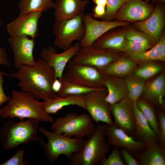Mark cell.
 I'll return each instance as SVG.
<instances>
[{"label": "cell", "instance_id": "cell-1", "mask_svg": "<svg viewBox=\"0 0 165 165\" xmlns=\"http://www.w3.org/2000/svg\"><path fill=\"white\" fill-rule=\"evenodd\" d=\"M4 75L18 79L22 91L31 93L38 100L46 101L58 96L52 88L54 71L41 58L33 65L22 67L11 73L4 72Z\"/></svg>", "mask_w": 165, "mask_h": 165}, {"label": "cell", "instance_id": "cell-42", "mask_svg": "<svg viewBox=\"0 0 165 165\" xmlns=\"http://www.w3.org/2000/svg\"><path fill=\"white\" fill-rule=\"evenodd\" d=\"M92 13L94 18L101 19L105 14L106 7L99 5H97L94 8Z\"/></svg>", "mask_w": 165, "mask_h": 165}, {"label": "cell", "instance_id": "cell-7", "mask_svg": "<svg viewBox=\"0 0 165 165\" xmlns=\"http://www.w3.org/2000/svg\"><path fill=\"white\" fill-rule=\"evenodd\" d=\"M84 13L71 19L55 20L52 29L54 46L64 51L69 49L74 42L80 41L85 32Z\"/></svg>", "mask_w": 165, "mask_h": 165}, {"label": "cell", "instance_id": "cell-3", "mask_svg": "<svg viewBox=\"0 0 165 165\" xmlns=\"http://www.w3.org/2000/svg\"><path fill=\"white\" fill-rule=\"evenodd\" d=\"M41 121L37 119L28 118L25 121L15 122L8 120L0 127V144L5 151L19 145L41 139L38 133Z\"/></svg>", "mask_w": 165, "mask_h": 165}, {"label": "cell", "instance_id": "cell-22", "mask_svg": "<svg viewBox=\"0 0 165 165\" xmlns=\"http://www.w3.org/2000/svg\"><path fill=\"white\" fill-rule=\"evenodd\" d=\"M146 143V147L138 154L136 159L139 165H165V149L157 141Z\"/></svg>", "mask_w": 165, "mask_h": 165}, {"label": "cell", "instance_id": "cell-20", "mask_svg": "<svg viewBox=\"0 0 165 165\" xmlns=\"http://www.w3.org/2000/svg\"><path fill=\"white\" fill-rule=\"evenodd\" d=\"M136 102L133 101V103L135 130L134 135L138 141L146 143L158 141V136L151 127L138 108Z\"/></svg>", "mask_w": 165, "mask_h": 165}, {"label": "cell", "instance_id": "cell-24", "mask_svg": "<svg viewBox=\"0 0 165 165\" xmlns=\"http://www.w3.org/2000/svg\"><path fill=\"white\" fill-rule=\"evenodd\" d=\"M76 105L85 109L83 95H68L57 97L43 101L42 107L47 114H56L64 107L70 105Z\"/></svg>", "mask_w": 165, "mask_h": 165}, {"label": "cell", "instance_id": "cell-10", "mask_svg": "<svg viewBox=\"0 0 165 165\" xmlns=\"http://www.w3.org/2000/svg\"><path fill=\"white\" fill-rule=\"evenodd\" d=\"M83 20L85 32L79 42L81 47L92 46L99 38L107 32L117 27L129 24L127 21L99 20L95 19L92 13H84Z\"/></svg>", "mask_w": 165, "mask_h": 165}, {"label": "cell", "instance_id": "cell-30", "mask_svg": "<svg viewBox=\"0 0 165 165\" xmlns=\"http://www.w3.org/2000/svg\"><path fill=\"white\" fill-rule=\"evenodd\" d=\"M124 81L128 91V96L132 101H136L143 92L145 79L135 74L128 77Z\"/></svg>", "mask_w": 165, "mask_h": 165}, {"label": "cell", "instance_id": "cell-34", "mask_svg": "<svg viewBox=\"0 0 165 165\" xmlns=\"http://www.w3.org/2000/svg\"><path fill=\"white\" fill-rule=\"evenodd\" d=\"M129 0H106L105 13L101 19L110 21L121 7Z\"/></svg>", "mask_w": 165, "mask_h": 165}, {"label": "cell", "instance_id": "cell-27", "mask_svg": "<svg viewBox=\"0 0 165 165\" xmlns=\"http://www.w3.org/2000/svg\"><path fill=\"white\" fill-rule=\"evenodd\" d=\"M136 61L127 58L114 61L101 70L103 75L122 76L129 74L135 66Z\"/></svg>", "mask_w": 165, "mask_h": 165}, {"label": "cell", "instance_id": "cell-44", "mask_svg": "<svg viewBox=\"0 0 165 165\" xmlns=\"http://www.w3.org/2000/svg\"><path fill=\"white\" fill-rule=\"evenodd\" d=\"M92 1L96 5L106 7V0H92Z\"/></svg>", "mask_w": 165, "mask_h": 165}, {"label": "cell", "instance_id": "cell-11", "mask_svg": "<svg viewBox=\"0 0 165 165\" xmlns=\"http://www.w3.org/2000/svg\"><path fill=\"white\" fill-rule=\"evenodd\" d=\"M7 41L12 50L16 69L35 64L36 61L33 55L34 38H29L26 35L10 36L7 38Z\"/></svg>", "mask_w": 165, "mask_h": 165}, {"label": "cell", "instance_id": "cell-38", "mask_svg": "<svg viewBox=\"0 0 165 165\" xmlns=\"http://www.w3.org/2000/svg\"><path fill=\"white\" fill-rule=\"evenodd\" d=\"M25 153L24 149H19L11 157L0 165H27L28 161L24 160Z\"/></svg>", "mask_w": 165, "mask_h": 165}, {"label": "cell", "instance_id": "cell-47", "mask_svg": "<svg viewBox=\"0 0 165 165\" xmlns=\"http://www.w3.org/2000/svg\"><path fill=\"white\" fill-rule=\"evenodd\" d=\"M146 2H148V0H145Z\"/></svg>", "mask_w": 165, "mask_h": 165}, {"label": "cell", "instance_id": "cell-46", "mask_svg": "<svg viewBox=\"0 0 165 165\" xmlns=\"http://www.w3.org/2000/svg\"><path fill=\"white\" fill-rule=\"evenodd\" d=\"M2 23L0 18V26H2Z\"/></svg>", "mask_w": 165, "mask_h": 165}, {"label": "cell", "instance_id": "cell-32", "mask_svg": "<svg viewBox=\"0 0 165 165\" xmlns=\"http://www.w3.org/2000/svg\"><path fill=\"white\" fill-rule=\"evenodd\" d=\"M161 65L152 63H146L141 66L135 71V74L146 79H149L160 72Z\"/></svg>", "mask_w": 165, "mask_h": 165}, {"label": "cell", "instance_id": "cell-39", "mask_svg": "<svg viewBox=\"0 0 165 165\" xmlns=\"http://www.w3.org/2000/svg\"><path fill=\"white\" fill-rule=\"evenodd\" d=\"M119 151L123 160L127 165H139L136 159L133 157L126 149L122 148Z\"/></svg>", "mask_w": 165, "mask_h": 165}, {"label": "cell", "instance_id": "cell-37", "mask_svg": "<svg viewBox=\"0 0 165 165\" xmlns=\"http://www.w3.org/2000/svg\"><path fill=\"white\" fill-rule=\"evenodd\" d=\"M157 114L159 131L158 142L162 148L165 149V114L158 110Z\"/></svg>", "mask_w": 165, "mask_h": 165}, {"label": "cell", "instance_id": "cell-29", "mask_svg": "<svg viewBox=\"0 0 165 165\" xmlns=\"http://www.w3.org/2000/svg\"><path fill=\"white\" fill-rule=\"evenodd\" d=\"M137 106L147 120L151 127L159 137V131L156 114L151 104L143 98H139L136 101Z\"/></svg>", "mask_w": 165, "mask_h": 165}, {"label": "cell", "instance_id": "cell-41", "mask_svg": "<svg viewBox=\"0 0 165 165\" xmlns=\"http://www.w3.org/2000/svg\"><path fill=\"white\" fill-rule=\"evenodd\" d=\"M11 66L9 58L5 48L0 46V65Z\"/></svg>", "mask_w": 165, "mask_h": 165}, {"label": "cell", "instance_id": "cell-21", "mask_svg": "<svg viewBox=\"0 0 165 165\" xmlns=\"http://www.w3.org/2000/svg\"><path fill=\"white\" fill-rule=\"evenodd\" d=\"M102 83L108 91L105 100L110 105L128 96V91L125 81L113 75H104Z\"/></svg>", "mask_w": 165, "mask_h": 165}, {"label": "cell", "instance_id": "cell-35", "mask_svg": "<svg viewBox=\"0 0 165 165\" xmlns=\"http://www.w3.org/2000/svg\"><path fill=\"white\" fill-rule=\"evenodd\" d=\"M126 40L137 42L152 44L155 42L145 33L134 29H130L126 32Z\"/></svg>", "mask_w": 165, "mask_h": 165}, {"label": "cell", "instance_id": "cell-23", "mask_svg": "<svg viewBox=\"0 0 165 165\" xmlns=\"http://www.w3.org/2000/svg\"><path fill=\"white\" fill-rule=\"evenodd\" d=\"M143 98L153 104L162 105L165 93V77L161 75L145 85Z\"/></svg>", "mask_w": 165, "mask_h": 165}, {"label": "cell", "instance_id": "cell-45", "mask_svg": "<svg viewBox=\"0 0 165 165\" xmlns=\"http://www.w3.org/2000/svg\"><path fill=\"white\" fill-rule=\"evenodd\" d=\"M156 2L159 3L163 2L165 1V0H155Z\"/></svg>", "mask_w": 165, "mask_h": 165}, {"label": "cell", "instance_id": "cell-4", "mask_svg": "<svg viewBox=\"0 0 165 165\" xmlns=\"http://www.w3.org/2000/svg\"><path fill=\"white\" fill-rule=\"evenodd\" d=\"M110 145L102 124H98L94 134L85 140L81 149L69 159V165H98L106 158Z\"/></svg>", "mask_w": 165, "mask_h": 165}, {"label": "cell", "instance_id": "cell-16", "mask_svg": "<svg viewBox=\"0 0 165 165\" xmlns=\"http://www.w3.org/2000/svg\"><path fill=\"white\" fill-rule=\"evenodd\" d=\"M133 103V101L127 96L110 105L114 124L130 136L134 134L135 131Z\"/></svg>", "mask_w": 165, "mask_h": 165}, {"label": "cell", "instance_id": "cell-12", "mask_svg": "<svg viewBox=\"0 0 165 165\" xmlns=\"http://www.w3.org/2000/svg\"><path fill=\"white\" fill-rule=\"evenodd\" d=\"M107 142L118 148H124L130 153H139L146 147L147 143L135 139L123 130L112 124H103Z\"/></svg>", "mask_w": 165, "mask_h": 165}, {"label": "cell", "instance_id": "cell-18", "mask_svg": "<svg viewBox=\"0 0 165 165\" xmlns=\"http://www.w3.org/2000/svg\"><path fill=\"white\" fill-rule=\"evenodd\" d=\"M88 0H55L53 16L55 20L71 19L84 13Z\"/></svg>", "mask_w": 165, "mask_h": 165}, {"label": "cell", "instance_id": "cell-25", "mask_svg": "<svg viewBox=\"0 0 165 165\" xmlns=\"http://www.w3.org/2000/svg\"><path fill=\"white\" fill-rule=\"evenodd\" d=\"M132 60L138 61H165V37L160 38L156 44L145 52L140 53L128 54Z\"/></svg>", "mask_w": 165, "mask_h": 165}, {"label": "cell", "instance_id": "cell-33", "mask_svg": "<svg viewBox=\"0 0 165 165\" xmlns=\"http://www.w3.org/2000/svg\"><path fill=\"white\" fill-rule=\"evenodd\" d=\"M152 47V44L135 42L126 39L123 46V51L128 54L142 53Z\"/></svg>", "mask_w": 165, "mask_h": 165}, {"label": "cell", "instance_id": "cell-17", "mask_svg": "<svg viewBox=\"0 0 165 165\" xmlns=\"http://www.w3.org/2000/svg\"><path fill=\"white\" fill-rule=\"evenodd\" d=\"M153 10L147 2L142 0H129L117 12L116 16L120 21L143 20L147 18Z\"/></svg>", "mask_w": 165, "mask_h": 165}, {"label": "cell", "instance_id": "cell-14", "mask_svg": "<svg viewBox=\"0 0 165 165\" xmlns=\"http://www.w3.org/2000/svg\"><path fill=\"white\" fill-rule=\"evenodd\" d=\"M42 13L36 11L19 15L7 25V32L11 36L26 35L35 39L38 35V23Z\"/></svg>", "mask_w": 165, "mask_h": 165}, {"label": "cell", "instance_id": "cell-43", "mask_svg": "<svg viewBox=\"0 0 165 165\" xmlns=\"http://www.w3.org/2000/svg\"><path fill=\"white\" fill-rule=\"evenodd\" d=\"M62 86V82L61 80L58 78L55 79L52 86L53 90L57 94L61 90Z\"/></svg>", "mask_w": 165, "mask_h": 165}, {"label": "cell", "instance_id": "cell-31", "mask_svg": "<svg viewBox=\"0 0 165 165\" xmlns=\"http://www.w3.org/2000/svg\"><path fill=\"white\" fill-rule=\"evenodd\" d=\"M61 80L62 82L61 88L57 94L59 97L71 95H82L91 91L102 90L90 88L78 84L66 81L62 78Z\"/></svg>", "mask_w": 165, "mask_h": 165}, {"label": "cell", "instance_id": "cell-9", "mask_svg": "<svg viewBox=\"0 0 165 165\" xmlns=\"http://www.w3.org/2000/svg\"><path fill=\"white\" fill-rule=\"evenodd\" d=\"M106 89L91 91L83 95L85 108L94 122L98 124L114 123L110 111V105L106 101Z\"/></svg>", "mask_w": 165, "mask_h": 165}, {"label": "cell", "instance_id": "cell-19", "mask_svg": "<svg viewBox=\"0 0 165 165\" xmlns=\"http://www.w3.org/2000/svg\"><path fill=\"white\" fill-rule=\"evenodd\" d=\"M163 13L162 6L158 5L147 19L138 22L135 26L155 42H157L160 38L164 25Z\"/></svg>", "mask_w": 165, "mask_h": 165}, {"label": "cell", "instance_id": "cell-15", "mask_svg": "<svg viewBox=\"0 0 165 165\" xmlns=\"http://www.w3.org/2000/svg\"><path fill=\"white\" fill-rule=\"evenodd\" d=\"M110 49H100L92 45L81 47L72 59L76 63L88 65L101 70L114 61Z\"/></svg>", "mask_w": 165, "mask_h": 165}, {"label": "cell", "instance_id": "cell-2", "mask_svg": "<svg viewBox=\"0 0 165 165\" xmlns=\"http://www.w3.org/2000/svg\"><path fill=\"white\" fill-rule=\"evenodd\" d=\"M6 105L0 109V116L11 119L17 118L20 120L33 118L44 123H52L53 117L44 110L43 102L40 101L31 93L13 90L12 97Z\"/></svg>", "mask_w": 165, "mask_h": 165}, {"label": "cell", "instance_id": "cell-28", "mask_svg": "<svg viewBox=\"0 0 165 165\" xmlns=\"http://www.w3.org/2000/svg\"><path fill=\"white\" fill-rule=\"evenodd\" d=\"M53 5V0H19V15L36 11L46 12Z\"/></svg>", "mask_w": 165, "mask_h": 165}, {"label": "cell", "instance_id": "cell-36", "mask_svg": "<svg viewBox=\"0 0 165 165\" xmlns=\"http://www.w3.org/2000/svg\"><path fill=\"white\" fill-rule=\"evenodd\" d=\"M120 153L119 150L113 146L111 154L107 158H105L100 165H126Z\"/></svg>", "mask_w": 165, "mask_h": 165}, {"label": "cell", "instance_id": "cell-6", "mask_svg": "<svg viewBox=\"0 0 165 165\" xmlns=\"http://www.w3.org/2000/svg\"><path fill=\"white\" fill-rule=\"evenodd\" d=\"M90 115L83 112L80 114L69 113L64 116L58 117L52 123L53 132L71 138L80 139L91 136L96 127Z\"/></svg>", "mask_w": 165, "mask_h": 165}, {"label": "cell", "instance_id": "cell-8", "mask_svg": "<svg viewBox=\"0 0 165 165\" xmlns=\"http://www.w3.org/2000/svg\"><path fill=\"white\" fill-rule=\"evenodd\" d=\"M65 73L62 78L72 82L95 89H106L102 82L104 75L94 67L76 63L72 59L68 62Z\"/></svg>", "mask_w": 165, "mask_h": 165}, {"label": "cell", "instance_id": "cell-40", "mask_svg": "<svg viewBox=\"0 0 165 165\" xmlns=\"http://www.w3.org/2000/svg\"><path fill=\"white\" fill-rule=\"evenodd\" d=\"M4 72L0 71V107L5 102H7L11 97L6 95L3 89V83L4 82L3 78Z\"/></svg>", "mask_w": 165, "mask_h": 165}, {"label": "cell", "instance_id": "cell-26", "mask_svg": "<svg viewBox=\"0 0 165 165\" xmlns=\"http://www.w3.org/2000/svg\"><path fill=\"white\" fill-rule=\"evenodd\" d=\"M126 32L119 33H106L97 40L93 46L100 49L123 51Z\"/></svg>", "mask_w": 165, "mask_h": 165}, {"label": "cell", "instance_id": "cell-13", "mask_svg": "<svg viewBox=\"0 0 165 165\" xmlns=\"http://www.w3.org/2000/svg\"><path fill=\"white\" fill-rule=\"evenodd\" d=\"M81 47L80 42H78L63 52L58 53L53 47L48 46L42 50L40 55L41 58L53 69L55 79L61 80L67 64L76 54Z\"/></svg>", "mask_w": 165, "mask_h": 165}, {"label": "cell", "instance_id": "cell-5", "mask_svg": "<svg viewBox=\"0 0 165 165\" xmlns=\"http://www.w3.org/2000/svg\"><path fill=\"white\" fill-rule=\"evenodd\" d=\"M38 131L47 139V143L42 139L39 142L47 159L51 163L55 162L61 155L70 159L74 153L81 149L85 141L83 138H71L50 132L43 127L38 128Z\"/></svg>", "mask_w": 165, "mask_h": 165}]
</instances>
